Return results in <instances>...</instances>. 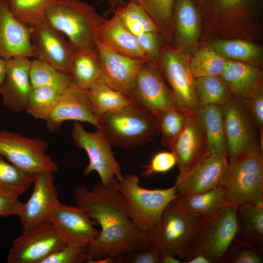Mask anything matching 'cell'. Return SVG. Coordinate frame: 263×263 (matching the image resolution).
<instances>
[{
	"label": "cell",
	"instance_id": "cell-51",
	"mask_svg": "<svg viewBox=\"0 0 263 263\" xmlns=\"http://www.w3.org/2000/svg\"><path fill=\"white\" fill-rule=\"evenodd\" d=\"M6 70V60L0 57V92L3 83Z\"/></svg>",
	"mask_w": 263,
	"mask_h": 263
},
{
	"label": "cell",
	"instance_id": "cell-25",
	"mask_svg": "<svg viewBox=\"0 0 263 263\" xmlns=\"http://www.w3.org/2000/svg\"><path fill=\"white\" fill-rule=\"evenodd\" d=\"M70 75L74 83L83 90L102 81V72L96 47L74 49Z\"/></svg>",
	"mask_w": 263,
	"mask_h": 263
},
{
	"label": "cell",
	"instance_id": "cell-40",
	"mask_svg": "<svg viewBox=\"0 0 263 263\" xmlns=\"http://www.w3.org/2000/svg\"><path fill=\"white\" fill-rule=\"evenodd\" d=\"M139 5L153 20L160 31L169 26L174 0H128Z\"/></svg>",
	"mask_w": 263,
	"mask_h": 263
},
{
	"label": "cell",
	"instance_id": "cell-36",
	"mask_svg": "<svg viewBox=\"0 0 263 263\" xmlns=\"http://www.w3.org/2000/svg\"><path fill=\"white\" fill-rule=\"evenodd\" d=\"M62 93L49 87L32 86L25 111L35 119L46 121Z\"/></svg>",
	"mask_w": 263,
	"mask_h": 263
},
{
	"label": "cell",
	"instance_id": "cell-48",
	"mask_svg": "<svg viewBox=\"0 0 263 263\" xmlns=\"http://www.w3.org/2000/svg\"><path fill=\"white\" fill-rule=\"evenodd\" d=\"M184 263H214L207 255L200 253L189 255L185 258Z\"/></svg>",
	"mask_w": 263,
	"mask_h": 263
},
{
	"label": "cell",
	"instance_id": "cell-38",
	"mask_svg": "<svg viewBox=\"0 0 263 263\" xmlns=\"http://www.w3.org/2000/svg\"><path fill=\"white\" fill-rule=\"evenodd\" d=\"M227 61L211 47H205L195 54L189 62V67L194 78L221 75Z\"/></svg>",
	"mask_w": 263,
	"mask_h": 263
},
{
	"label": "cell",
	"instance_id": "cell-31",
	"mask_svg": "<svg viewBox=\"0 0 263 263\" xmlns=\"http://www.w3.org/2000/svg\"><path fill=\"white\" fill-rule=\"evenodd\" d=\"M194 90L200 107L222 106L231 94L226 83L220 75L195 78Z\"/></svg>",
	"mask_w": 263,
	"mask_h": 263
},
{
	"label": "cell",
	"instance_id": "cell-12",
	"mask_svg": "<svg viewBox=\"0 0 263 263\" xmlns=\"http://www.w3.org/2000/svg\"><path fill=\"white\" fill-rule=\"evenodd\" d=\"M66 244L53 224L48 220L13 241L8 255V263H40L45 258Z\"/></svg>",
	"mask_w": 263,
	"mask_h": 263
},
{
	"label": "cell",
	"instance_id": "cell-39",
	"mask_svg": "<svg viewBox=\"0 0 263 263\" xmlns=\"http://www.w3.org/2000/svg\"><path fill=\"white\" fill-rule=\"evenodd\" d=\"M211 47L225 58L239 61L255 59L261 54L257 46L241 40H216L211 43Z\"/></svg>",
	"mask_w": 263,
	"mask_h": 263
},
{
	"label": "cell",
	"instance_id": "cell-47",
	"mask_svg": "<svg viewBox=\"0 0 263 263\" xmlns=\"http://www.w3.org/2000/svg\"><path fill=\"white\" fill-rule=\"evenodd\" d=\"M122 256L125 257L124 259L118 257L116 259L115 262L124 261L131 263H160V253L155 245L143 252H138L136 250Z\"/></svg>",
	"mask_w": 263,
	"mask_h": 263
},
{
	"label": "cell",
	"instance_id": "cell-28",
	"mask_svg": "<svg viewBox=\"0 0 263 263\" xmlns=\"http://www.w3.org/2000/svg\"><path fill=\"white\" fill-rule=\"evenodd\" d=\"M83 91L98 118L108 112L120 109L133 101L130 97L102 81Z\"/></svg>",
	"mask_w": 263,
	"mask_h": 263
},
{
	"label": "cell",
	"instance_id": "cell-4",
	"mask_svg": "<svg viewBox=\"0 0 263 263\" xmlns=\"http://www.w3.org/2000/svg\"><path fill=\"white\" fill-rule=\"evenodd\" d=\"M46 19L75 49L96 47L97 33L106 19L93 5L81 0H57L48 10Z\"/></svg>",
	"mask_w": 263,
	"mask_h": 263
},
{
	"label": "cell",
	"instance_id": "cell-14",
	"mask_svg": "<svg viewBox=\"0 0 263 263\" xmlns=\"http://www.w3.org/2000/svg\"><path fill=\"white\" fill-rule=\"evenodd\" d=\"M131 97L152 114L177 108L174 95L158 66L146 62L139 71Z\"/></svg>",
	"mask_w": 263,
	"mask_h": 263
},
{
	"label": "cell",
	"instance_id": "cell-18",
	"mask_svg": "<svg viewBox=\"0 0 263 263\" xmlns=\"http://www.w3.org/2000/svg\"><path fill=\"white\" fill-rule=\"evenodd\" d=\"M33 184L31 197L24 203L19 216L23 231H30L49 220L51 212L59 202L53 172L35 174Z\"/></svg>",
	"mask_w": 263,
	"mask_h": 263
},
{
	"label": "cell",
	"instance_id": "cell-42",
	"mask_svg": "<svg viewBox=\"0 0 263 263\" xmlns=\"http://www.w3.org/2000/svg\"><path fill=\"white\" fill-rule=\"evenodd\" d=\"M176 164V157L171 151L159 152L144 167L142 175L147 178L156 173H165L170 170Z\"/></svg>",
	"mask_w": 263,
	"mask_h": 263
},
{
	"label": "cell",
	"instance_id": "cell-23",
	"mask_svg": "<svg viewBox=\"0 0 263 263\" xmlns=\"http://www.w3.org/2000/svg\"><path fill=\"white\" fill-rule=\"evenodd\" d=\"M100 25L96 36L99 42L112 49L131 57L148 62L137 39L123 24L115 13Z\"/></svg>",
	"mask_w": 263,
	"mask_h": 263
},
{
	"label": "cell",
	"instance_id": "cell-46",
	"mask_svg": "<svg viewBox=\"0 0 263 263\" xmlns=\"http://www.w3.org/2000/svg\"><path fill=\"white\" fill-rule=\"evenodd\" d=\"M249 108L251 117L259 132H263V89L260 86L250 96Z\"/></svg>",
	"mask_w": 263,
	"mask_h": 263
},
{
	"label": "cell",
	"instance_id": "cell-21",
	"mask_svg": "<svg viewBox=\"0 0 263 263\" xmlns=\"http://www.w3.org/2000/svg\"><path fill=\"white\" fill-rule=\"evenodd\" d=\"M29 58L16 56L6 60V74L0 95L3 105L14 113L25 110L31 90Z\"/></svg>",
	"mask_w": 263,
	"mask_h": 263
},
{
	"label": "cell",
	"instance_id": "cell-15",
	"mask_svg": "<svg viewBox=\"0 0 263 263\" xmlns=\"http://www.w3.org/2000/svg\"><path fill=\"white\" fill-rule=\"evenodd\" d=\"M228 164L227 154L208 153L187 172L178 174L174 184L178 195L187 197L220 186Z\"/></svg>",
	"mask_w": 263,
	"mask_h": 263
},
{
	"label": "cell",
	"instance_id": "cell-33",
	"mask_svg": "<svg viewBox=\"0 0 263 263\" xmlns=\"http://www.w3.org/2000/svg\"><path fill=\"white\" fill-rule=\"evenodd\" d=\"M239 231L254 244L263 245V203H246L237 207Z\"/></svg>",
	"mask_w": 263,
	"mask_h": 263
},
{
	"label": "cell",
	"instance_id": "cell-43",
	"mask_svg": "<svg viewBox=\"0 0 263 263\" xmlns=\"http://www.w3.org/2000/svg\"><path fill=\"white\" fill-rule=\"evenodd\" d=\"M158 33H159L148 32L136 37L148 59V62L156 65H157V61L159 59L160 55L159 49Z\"/></svg>",
	"mask_w": 263,
	"mask_h": 263
},
{
	"label": "cell",
	"instance_id": "cell-5",
	"mask_svg": "<svg viewBox=\"0 0 263 263\" xmlns=\"http://www.w3.org/2000/svg\"><path fill=\"white\" fill-rule=\"evenodd\" d=\"M222 108L228 162L245 155L263 153L259 132L250 114L248 99L231 94Z\"/></svg>",
	"mask_w": 263,
	"mask_h": 263
},
{
	"label": "cell",
	"instance_id": "cell-17",
	"mask_svg": "<svg viewBox=\"0 0 263 263\" xmlns=\"http://www.w3.org/2000/svg\"><path fill=\"white\" fill-rule=\"evenodd\" d=\"M49 220L66 244L87 247L100 233L94 221L81 208L58 202Z\"/></svg>",
	"mask_w": 263,
	"mask_h": 263
},
{
	"label": "cell",
	"instance_id": "cell-44",
	"mask_svg": "<svg viewBox=\"0 0 263 263\" xmlns=\"http://www.w3.org/2000/svg\"><path fill=\"white\" fill-rule=\"evenodd\" d=\"M23 204L19 197L0 188V217L19 216Z\"/></svg>",
	"mask_w": 263,
	"mask_h": 263
},
{
	"label": "cell",
	"instance_id": "cell-22",
	"mask_svg": "<svg viewBox=\"0 0 263 263\" xmlns=\"http://www.w3.org/2000/svg\"><path fill=\"white\" fill-rule=\"evenodd\" d=\"M32 57L30 28L12 14L7 0H0V57Z\"/></svg>",
	"mask_w": 263,
	"mask_h": 263
},
{
	"label": "cell",
	"instance_id": "cell-2",
	"mask_svg": "<svg viewBox=\"0 0 263 263\" xmlns=\"http://www.w3.org/2000/svg\"><path fill=\"white\" fill-rule=\"evenodd\" d=\"M96 128L112 147L125 149L143 146L159 134L153 114L134 101L103 114Z\"/></svg>",
	"mask_w": 263,
	"mask_h": 263
},
{
	"label": "cell",
	"instance_id": "cell-3",
	"mask_svg": "<svg viewBox=\"0 0 263 263\" xmlns=\"http://www.w3.org/2000/svg\"><path fill=\"white\" fill-rule=\"evenodd\" d=\"M118 184L129 217L137 228L146 232L159 226L165 209L178 196L175 185L164 189H147L133 174H126Z\"/></svg>",
	"mask_w": 263,
	"mask_h": 263
},
{
	"label": "cell",
	"instance_id": "cell-9",
	"mask_svg": "<svg viewBox=\"0 0 263 263\" xmlns=\"http://www.w3.org/2000/svg\"><path fill=\"white\" fill-rule=\"evenodd\" d=\"M47 141L28 137L7 129L0 130V153L6 160L27 172H56V163L46 153Z\"/></svg>",
	"mask_w": 263,
	"mask_h": 263
},
{
	"label": "cell",
	"instance_id": "cell-49",
	"mask_svg": "<svg viewBox=\"0 0 263 263\" xmlns=\"http://www.w3.org/2000/svg\"><path fill=\"white\" fill-rule=\"evenodd\" d=\"M160 263H180V260L173 254L169 252H163L160 254Z\"/></svg>",
	"mask_w": 263,
	"mask_h": 263
},
{
	"label": "cell",
	"instance_id": "cell-10",
	"mask_svg": "<svg viewBox=\"0 0 263 263\" xmlns=\"http://www.w3.org/2000/svg\"><path fill=\"white\" fill-rule=\"evenodd\" d=\"M72 137L75 145L83 149L88 157L89 163L84 170V175L96 171L104 185L109 184L115 179L118 181L122 179L120 166L114 157L112 146L99 130L87 131L79 122L76 121Z\"/></svg>",
	"mask_w": 263,
	"mask_h": 263
},
{
	"label": "cell",
	"instance_id": "cell-50",
	"mask_svg": "<svg viewBox=\"0 0 263 263\" xmlns=\"http://www.w3.org/2000/svg\"><path fill=\"white\" fill-rule=\"evenodd\" d=\"M108 6V11L113 14L120 6L125 3V0H105Z\"/></svg>",
	"mask_w": 263,
	"mask_h": 263
},
{
	"label": "cell",
	"instance_id": "cell-1",
	"mask_svg": "<svg viewBox=\"0 0 263 263\" xmlns=\"http://www.w3.org/2000/svg\"><path fill=\"white\" fill-rule=\"evenodd\" d=\"M75 206L101 227L98 236L87 247V263L106 257L116 259L129 252L154 245L150 232L137 228L129 217L118 181L98 183L92 189L83 185L74 190Z\"/></svg>",
	"mask_w": 263,
	"mask_h": 263
},
{
	"label": "cell",
	"instance_id": "cell-32",
	"mask_svg": "<svg viewBox=\"0 0 263 263\" xmlns=\"http://www.w3.org/2000/svg\"><path fill=\"white\" fill-rule=\"evenodd\" d=\"M188 113L176 108L152 113L163 146L170 150L185 126Z\"/></svg>",
	"mask_w": 263,
	"mask_h": 263
},
{
	"label": "cell",
	"instance_id": "cell-26",
	"mask_svg": "<svg viewBox=\"0 0 263 263\" xmlns=\"http://www.w3.org/2000/svg\"><path fill=\"white\" fill-rule=\"evenodd\" d=\"M197 113L206 136L207 152L227 154L222 106L207 105L200 107Z\"/></svg>",
	"mask_w": 263,
	"mask_h": 263
},
{
	"label": "cell",
	"instance_id": "cell-30",
	"mask_svg": "<svg viewBox=\"0 0 263 263\" xmlns=\"http://www.w3.org/2000/svg\"><path fill=\"white\" fill-rule=\"evenodd\" d=\"M29 75L32 86L49 87L60 93H63L73 83L70 74L35 58L31 60Z\"/></svg>",
	"mask_w": 263,
	"mask_h": 263
},
{
	"label": "cell",
	"instance_id": "cell-13",
	"mask_svg": "<svg viewBox=\"0 0 263 263\" xmlns=\"http://www.w3.org/2000/svg\"><path fill=\"white\" fill-rule=\"evenodd\" d=\"M32 57L70 74L75 48L45 18L30 27Z\"/></svg>",
	"mask_w": 263,
	"mask_h": 263
},
{
	"label": "cell",
	"instance_id": "cell-37",
	"mask_svg": "<svg viewBox=\"0 0 263 263\" xmlns=\"http://www.w3.org/2000/svg\"><path fill=\"white\" fill-rule=\"evenodd\" d=\"M7 0L14 16L30 28L45 19L48 10L57 0Z\"/></svg>",
	"mask_w": 263,
	"mask_h": 263
},
{
	"label": "cell",
	"instance_id": "cell-19",
	"mask_svg": "<svg viewBox=\"0 0 263 263\" xmlns=\"http://www.w3.org/2000/svg\"><path fill=\"white\" fill-rule=\"evenodd\" d=\"M176 159L179 174H183L207 153L205 131L197 112L188 113L185 126L170 149Z\"/></svg>",
	"mask_w": 263,
	"mask_h": 263
},
{
	"label": "cell",
	"instance_id": "cell-24",
	"mask_svg": "<svg viewBox=\"0 0 263 263\" xmlns=\"http://www.w3.org/2000/svg\"><path fill=\"white\" fill-rule=\"evenodd\" d=\"M235 97L249 99L262 85V74L257 68L242 61L227 60L220 75Z\"/></svg>",
	"mask_w": 263,
	"mask_h": 263
},
{
	"label": "cell",
	"instance_id": "cell-8",
	"mask_svg": "<svg viewBox=\"0 0 263 263\" xmlns=\"http://www.w3.org/2000/svg\"><path fill=\"white\" fill-rule=\"evenodd\" d=\"M220 186L230 205L263 203V153L245 155L229 163Z\"/></svg>",
	"mask_w": 263,
	"mask_h": 263
},
{
	"label": "cell",
	"instance_id": "cell-41",
	"mask_svg": "<svg viewBox=\"0 0 263 263\" xmlns=\"http://www.w3.org/2000/svg\"><path fill=\"white\" fill-rule=\"evenodd\" d=\"M87 260L86 247L66 244L40 263H81Z\"/></svg>",
	"mask_w": 263,
	"mask_h": 263
},
{
	"label": "cell",
	"instance_id": "cell-29",
	"mask_svg": "<svg viewBox=\"0 0 263 263\" xmlns=\"http://www.w3.org/2000/svg\"><path fill=\"white\" fill-rule=\"evenodd\" d=\"M172 14L177 23L178 36L186 45L195 43L198 32V15L193 0H174Z\"/></svg>",
	"mask_w": 263,
	"mask_h": 263
},
{
	"label": "cell",
	"instance_id": "cell-20",
	"mask_svg": "<svg viewBox=\"0 0 263 263\" xmlns=\"http://www.w3.org/2000/svg\"><path fill=\"white\" fill-rule=\"evenodd\" d=\"M89 123L97 128L98 118L84 91L73 82L61 94L46 119V128L50 132H58L66 121Z\"/></svg>",
	"mask_w": 263,
	"mask_h": 263
},
{
	"label": "cell",
	"instance_id": "cell-7",
	"mask_svg": "<svg viewBox=\"0 0 263 263\" xmlns=\"http://www.w3.org/2000/svg\"><path fill=\"white\" fill-rule=\"evenodd\" d=\"M239 231L237 207L226 206L204 219L187 256L200 253L214 263L222 261L234 244Z\"/></svg>",
	"mask_w": 263,
	"mask_h": 263
},
{
	"label": "cell",
	"instance_id": "cell-45",
	"mask_svg": "<svg viewBox=\"0 0 263 263\" xmlns=\"http://www.w3.org/2000/svg\"><path fill=\"white\" fill-rule=\"evenodd\" d=\"M236 247L225 261L232 263H261L263 260L261 254L253 247L245 245V243Z\"/></svg>",
	"mask_w": 263,
	"mask_h": 263
},
{
	"label": "cell",
	"instance_id": "cell-6",
	"mask_svg": "<svg viewBox=\"0 0 263 263\" xmlns=\"http://www.w3.org/2000/svg\"><path fill=\"white\" fill-rule=\"evenodd\" d=\"M204 219L186 212L172 200L165 209L159 226L150 232L154 245L160 254L169 252L185 258Z\"/></svg>",
	"mask_w": 263,
	"mask_h": 263
},
{
	"label": "cell",
	"instance_id": "cell-11",
	"mask_svg": "<svg viewBox=\"0 0 263 263\" xmlns=\"http://www.w3.org/2000/svg\"><path fill=\"white\" fill-rule=\"evenodd\" d=\"M159 59L158 67L171 87L177 108L187 113L197 112L200 106L189 62L179 51L169 46L162 50Z\"/></svg>",
	"mask_w": 263,
	"mask_h": 263
},
{
	"label": "cell",
	"instance_id": "cell-35",
	"mask_svg": "<svg viewBox=\"0 0 263 263\" xmlns=\"http://www.w3.org/2000/svg\"><path fill=\"white\" fill-rule=\"evenodd\" d=\"M35 174L8 161L0 153V188L19 197L33 184Z\"/></svg>",
	"mask_w": 263,
	"mask_h": 263
},
{
	"label": "cell",
	"instance_id": "cell-34",
	"mask_svg": "<svg viewBox=\"0 0 263 263\" xmlns=\"http://www.w3.org/2000/svg\"><path fill=\"white\" fill-rule=\"evenodd\" d=\"M113 13L117 15L124 26L136 37L148 32H160L148 14L134 2L128 1L119 6Z\"/></svg>",
	"mask_w": 263,
	"mask_h": 263
},
{
	"label": "cell",
	"instance_id": "cell-27",
	"mask_svg": "<svg viewBox=\"0 0 263 263\" xmlns=\"http://www.w3.org/2000/svg\"><path fill=\"white\" fill-rule=\"evenodd\" d=\"M175 202L186 212L206 219L229 205L224 188L219 186L209 191L187 197L179 195Z\"/></svg>",
	"mask_w": 263,
	"mask_h": 263
},
{
	"label": "cell",
	"instance_id": "cell-16",
	"mask_svg": "<svg viewBox=\"0 0 263 263\" xmlns=\"http://www.w3.org/2000/svg\"><path fill=\"white\" fill-rule=\"evenodd\" d=\"M95 44L102 81L131 97L136 76L147 62L122 54L99 42L96 41Z\"/></svg>",
	"mask_w": 263,
	"mask_h": 263
}]
</instances>
